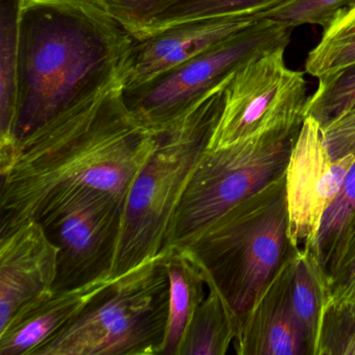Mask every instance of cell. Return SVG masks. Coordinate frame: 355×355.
Segmentation results:
<instances>
[{"label":"cell","instance_id":"6da1fadb","mask_svg":"<svg viewBox=\"0 0 355 355\" xmlns=\"http://www.w3.org/2000/svg\"><path fill=\"white\" fill-rule=\"evenodd\" d=\"M159 137L128 109L122 86L26 137L1 175L0 232L36 221L53 201L78 189L125 201Z\"/></svg>","mask_w":355,"mask_h":355},{"label":"cell","instance_id":"7a4b0ae2","mask_svg":"<svg viewBox=\"0 0 355 355\" xmlns=\"http://www.w3.org/2000/svg\"><path fill=\"white\" fill-rule=\"evenodd\" d=\"M134 37L101 0H26L14 140L122 86Z\"/></svg>","mask_w":355,"mask_h":355},{"label":"cell","instance_id":"3957f363","mask_svg":"<svg viewBox=\"0 0 355 355\" xmlns=\"http://www.w3.org/2000/svg\"><path fill=\"white\" fill-rule=\"evenodd\" d=\"M219 293L236 330L295 250L288 238L286 173L226 211L180 249Z\"/></svg>","mask_w":355,"mask_h":355},{"label":"cell","instance_id":"277c9868","mask_svg":"<svg viewBox=\"0 0 355 355\" xmlns=\"http://www.w3.org/2000/svg\"><path fill=\"white\" fill-rule=\"evenodd\" d=\"M224 87L159 132L157 148L126 196L112 278L163 250L172 217L221 115Z\"/></svg>","mask_w":355,"mask_h":355},{"label":"cell","instance_id":"5b68a950","mask_svg":"<svg viewBox=\"0 0 355 355\" xmlns=\"http://www.w3.org/2000/svg\"><path fill=\"white\" fill-rule=\"evenodd\" d=\"M167 257L113 278L34 355H161L169 318Z\"/></svg>","mask_w":355,"mask_h":355},{"label":"cell","instance_id":"8992f818","mask_svg":"<svg viewBox=\"0 0 355 355\" xmlns=\"http://www.w3.org/2000/svg\"><path fill=\"white\" fill-rule=\"evenodd\" d=\"M301 126L207 148L172 217L162 252L184 249L226 211L282 178Z\"/></svg>","mask_w":355,"mask_h":355},{"label":"cell","instance_id":"52a82bcc","mask_svg":"<svg viewBox=\"0 0 355 355\" xmlns=\"http://www.w3.org/2000/svg\"><path fill=\"white\" fill-rule=\"evenodd\" d=\"M292 28L266 19L153 80L123 89L128 109L155 132L167 130L207 96L223 88L249 62L286 49Z\"/></svg>","mask_w":355,"mask_h":355},{"label":"cell","instance_id":"ba28073f","mask_svg":"<svg viewBox=\"0 0 355 355\" xmlns=\"http://www.w3.org/2000/svg\"><path fill=\"white\" fill-rule=\"evenodd\" d=\"M124 203L112 193L83 188L62 195L39 216L36 221L59 250L53 291L112 278Z\"/></svg>","mask_w":355,"mask_h":355},{"label":"cell","instance_id":"9c48e42d","mask_svg":"<svg viewBox=\"0 0 355 355\" xmlns=\"http://www.w3.org/2000/svg\"><path fill=\"white\" fill-rule=\"evenodd\" d=\"M284 51L249 62L228 80L209 148L302 125L309 101L306 80L303 72L286 67Z\"/></svg>","mask_w":355,"mask_h":355},{"label":"cell","instance_id":"30bf717a","mask_svg":"<svg viewBox=\"0 0 355 355\" xmlns=\"http://www.w3.org/2000/svg\"><path fill=\"white\" fill-rule=\"evenodd\" d=\"M354 162L355 153L332 159L321 126L305 118L286 169L288 238L293 248L311 250L324 213Z\"/></svg>","mask_w":355,"mask_h":355},{"label":"cell","instance_id":"8fae6325","mask_svg":"<svg viewBox=\"0 0 355 355\" xmlns=\"http://www.w3.org/2000/svg\"><path fill=\"white\" fill-rule=\"evenodd\" d=\"M254 14L201 18L135 38L126 62L123 89L141 86L217 46L257 21Z\"/></svg>","mask_w":355,"mask_h":355},{"label":"cell","instance_id":"7c38bea8","mask_svg":"<svg viewBox=\"0 0 355 355\" xmlns=\"http://www.w3.org/2000/svg\"><path fill=\"white\" fill-rule=\"evenodd\" d=\"M57 246L39 222L0 234V330L33 303L53 292Z\"/></svg>","mask_w":355,"mask_h":355},{"label":"cell","instance_id":"4fadbf2b","mask_svg":"<svg viewBox=\"0 0 355 355\" xmlns=\"http://www.w3.org/2000/svg\"><path fill=\"white\" fill-rule=\"evenodd\" d=\"M297 250L278 270L239 324L234 340L236 354L309 355L291 303V282Z\"/></svg>","mask_w":355,"mask_h":355},{"label":"cell","instance_id":"5bb4252c","mask_svg":"<svg viewBox=\"0 0 355 355\" xmlns=\"http://www.w3.org/2000/svg\"><path fill=\"white\" fill-rule=\"evenodd\" d=\"M113 278L71 290L53 291L20 311L0 330V355H34L69 325Z\"/></svg>","mask_w":355,"mask_h":355},{"label":"cell","instance_id":"9a60e30c","mask_svg":"<svg viewBox=\"0 0 355 355\" xmlns=\"http://www.w3.org/2000/svg\"><path fill=\"white\" fill-rule=\"evenodd\" d=\"M26 0H0V172L11 167L17 153L14 140L19 62L20 21Z\"/></svg>","mask_w":355,"mask_h":355},{"label":"cell","instance_id":"2e32d148","mask_svg":"<svg viewBox=\"0 0 355 355\" xmlns=\"http://www.w3.org/2000/svg\"><path fill=\"white\" fill-rule=\"evenodd\" d=\"M169 275V318L161 355H180L191 321L205 299V276L180 249L163 251Z\"/></svg>","mask_w":355,"mask_h":355},{"label":"cell","instance_id":"e0dca14e","mask_svg":"<svg viewBox=\"0 0 355 355\" xmlns=\"http://www.w3.org/2000/svg\"><path fill=\"white\" fill-rule=\"evenodd\" d=\"M330 299L327 274L311 250L298 249L291 282V303L309 355H317L322 319Z\"/></svg>","mask_w":355,"mask_h":355},{"label":"cell","instance_id":"ac0fdd59","mask_svg":"<svg viewBox=\"0 0 355 355\" xmlns=\"http://www.w3.org/2000/svg\"><path fill=\"white\" fill-rule=\"evenodd\" d=\"M236 336V321L213 288L197 309L180 355H224Z\"/></svg>","mask_w":355,"mask_h":355},{"label":"cell","instance_id":"d6986e66","mask_svg":"<svg viewBox=\"0 0 355 355\" xmlns=\"http://www.w3.org/2000/svg\"><path fill=\"white\" fill-rule=\"evenodd\" d=\"M355 219V162L324 213L311 251L326 274Z\"/></svg>","mask_w":355,"mask_h":355},{"label":"cell","instance_id":"ffe728a7","mask_svg":"<svg viewBox=\"0 0 355 355\" xmlns=\"http://www.w3.org/2000/svg\"><path fill=\"white\" fill-rule=\"evenodd\" d=\"M355 64V5L343 10L309 51L305 72L319 78Z\"/></svg>","mask_w":355,"mask_h":355},{"label":"cell","instance_id":"44dd1931","mask_svg":"<svg viewBox=\"0 0 355 355\" xmlns=\"http://www.w3.org/2000/svg\"><path fill=\"white\" fill-rule=\"evenodd\" d=\"M319 86L309 97L305 118L322 130L355 110V64L318 78Z\"/></svg>","mask_w":355,"mask_h":355},{"label":"cell","instance_id":"7402d4cb","mask_svg":"<svg viewBox=\"0 0 355 355\" xmlns=\"http://www.w3.org/2000/svg\"><path fill=\"white\" fill-rule=\"evenodd\" d=\"M282 1L284 0H180L163 12L142 37L190 20L257 14Z\"/></svg>","mask_w":355,"mask_h":355},{"label":"cell","instance_id":"603a6c76","mask_svg":"<svg viewBox=\"0 0 355 355\" xmlns=\"http://www.w3.org/2000/svg\"><path fill=\"white\" fill-rule=\"evenodd\" d=\"M355 5V0H284L274 7L254 14L288 28L313 24L327 30L343 10Z\"/></svg>","mask_w":355,"mask_h":355},{"label":"cell","instance_id":"cb8c5ba5","mask_svg":"<svg viewBox=\"0 0 355 355\" xmlns=\"http://www.w3.org/2000/svg\"><path fill=\"white\" fill-rule=\"evenodd\" d=\"M317 355H355V301L328 302L322 319Z\"/></svg>","mask_w":355,"mask_h":355},{"label":"cell","instance_id":"d4e9b609","mask_svg":"<svg viewBox=\"0 0 355 355\" xmlns=\"http://www.w3.org/2000/svg\"><path fill=\"white\" fill-rule=\"evenodd\" d=\"M107 11L135 38H140L153 22L180 0H101Z\"/></svg>","mask_w":355,"mask_h":355},{"label":"cell","instance_id":"484cf974","mask_svg":"<svg viewBox=\"0 0 355 355\" xmlns=\"http://www.w3.org/2000/svg\"><path fill=\"white\" fill-rule=\"evenodd\" d=\"M331 299L334 302L355 301V219L328 270Z\"/></svg>","mask_w":355,"mask_h":355},{"label":"cell","instance_id":"4316f807","mask_svg":"<svg viewBox=\"0 0 355 355\" xmlns=\"http://www.w3.org/2000/svg\"><path fill=\"white\" fill-rule=\"evenodd\" d=\"M322 130L324 142L332 159H338L355 153V110Z\"/></svg>","mask_w":355,"mask_h":355}]
</instances>
